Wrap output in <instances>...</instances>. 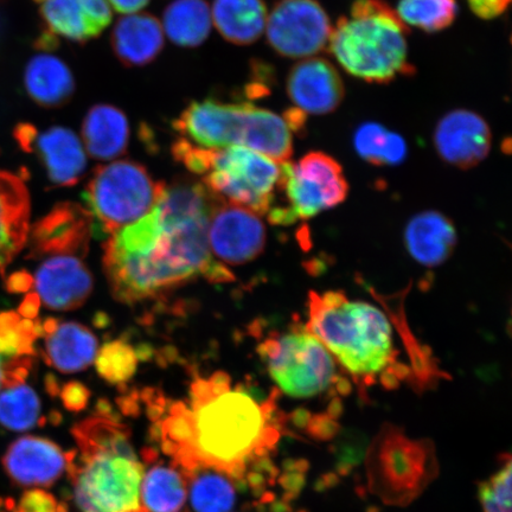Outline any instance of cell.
I'll return each mask as SVG.
<instances>
[{"mask_svg": "<svg viewBox=\"0 0 512 512\" xmlns=\"http://www.w3.org/2000/svg\"><path fill=\"white\" fill-rule=\"evenodd\" d=\"M188 407L192 441L185 477L211 469L242 484L248 467L267 457L279 440L274 398L260 400L247 388H232L223 371L192 382Z\"/></svg>", "mask_w": 512, "mask_h": 512, "instance_id": "obj_1", "label": "cell"}, {"mask_svg": "<svg viewBox=\"0 0 512 512\" xmlns=\"http://www.w3.org/2000/svg\"><path fill=\"white\" fill-rule=\"evenodd\" d=\"M73 437L79 451L67 472L81 512H147L140 498L144 465L107 401L74 426Z\"/></svg>", "mask_w": 512, "mask_h": 512, "instance_id": "obj_2", "label": "cell"}, {"mask_svg": "<svg viewBox=\"0 0 512 512\" xmlns=\"http://www.w3.org/2000/svg\"><path fill=\"white\" fill-rule=\"evenodd\" d=\"M307 306L306 328L357 382L399 379L393 324L379 307L338 291H313Z\"/></svg>", "mask_w": 512, "mask_h": 512, "instance_id": "obj_3", "label": "cell"}, {"mask_svg": "<svg viewBox=\"0 0 512 512\" xmlns=\"http://www.w3.org/2000/svg\"><path fill=\"white\" fill-rule=\"evenodd\" d=\"M409 28L384 0H356L339 19L329 50L345 72L369 83H388L409 75Z\"/></svg>", "mask_w": 512, "mask_h": 512, "instance_id": "obj_4", "label": "cell"}, {"mask_svg": "<svg viewBox=\"0 0 512 512\" xmlns=\"http://www.w3.org/2000/svg\"><path fill=\"white\" fill-rule=\"evenodd\" d=\"M175 130L207 149L243 146L272 158L291 160L293 131L284 117L247 102L192 101L174 121Z\"/></svg>", "mask_w": 512, "mask_h": 512, "instance_id": "obj_5", "label": "cell"}, {"mask_svg": "<svg viewBox=\"0 0 512 512\" xmlns=\"http://www.w3.org/2000/svg\"><path fill=\"white\" fill-rule=\"evenodd\" d=\"M143 165L120 160L95 170L82 198L92 220V233L110 239L119 230L150 214L165 192Z\"/></svg>", "mask_w": 512, "mask_h": 512, "instance_id": "obj_6", "label": "cell"}, {"mask_svg": "<svg viewBox=\"0 0 512 512\" xmlns=\"http://www.w3.org/2000/svg\"><path fill=\"white\" fill-rule=\"evenodd\" d=\"M258 352L272 380L291 398H316L337 383L334 356L306 325L266 338Z\"/></svg>", "mask_w": 512, "mask_h": 512, "instance_id": "obj_7", "label": "cell"}, {"mask_svg": "<svg viewBox=\"0 0 512 512\" xmlns=\"http://www.w3.org/2000/svg\"><path fill=\"white\" fill-rule=\"evenodd\" d=\"M349 184L342 165L324 152L307 153L297 163H281V176L268 221L290 226L335 208L347 198Z\"/></svg>", "mask_w": 512, "mask_h": 512, "instance_id": "obj_8", "label": "cell"}, {"mask_svg": "<svg viewBox=\"0 0 512 512\" xmlns=\"http://www.w3.org/2000/svg\"><path fill=\"white\" fill-rule=\"evenodd\" d=\"M281 164L243 146L210 149L204 184L221 200L266 216L273 206Z\"/></svg>", "mask_w": 512, "mask_h": 512, "instance_id": "obj_9", "label": "cell"}, {"mask_svg": "<svg viewBox=\"0 0 512 512\" xmlns=\"http://www.w3.org/2000/svg\"><path fill=\"white\" fill-rule=\"evenodd\" d=\"M369 456V475L380 495L389 502L411 501L430 479L427 445L396 431L381 435Z\"/></svg>", "mask_w": 512, "mask_h": 512, "instance_id": "obj_10", "label": "cell"}, {"mask_svg": "<svg viewBox=\"0 0 512 512\" xmlns=\"http://www.w3.org/2000/svg\"><path fill=\"white\" fill-rule=\"evenodd\" d=\"M332 28L317 0H279L267 16L266 35L271 48L287 59H310L329 47Z\"/></svg>", "mask_w": 512, "mask_h": 512, "instance_id": "obj_11", "label": "cell"}, {"mask_svg": "<svg viewBox=\"0 0 512 512\" xmlns=\"http://www.w3.org/2000/svg\"><path fill=\"white\" fill-rule=\"evenodd\" d=\"M254 211L217 197L209 219L211 251L224 264L245 265L258 258L266 246V227Z\"/></svg>", "mask_w": 512, "mask_h": 512, "instance_id": "obj_12", "label": "cell"}, {"mask_svg": "<svg viewBox=\"0 0 512 512\" xmlns=\"http://www.w3.org/2000/svg\"><path fill=\"white\" fill-rule=\"evenodd\" d=\"M16 137L25 151L36 153L50 182L59 187H72L80 181L87 158L80 138L72 130L53 126L38 132L34 126L19 125Z\"/></svg>", "mask_w": 512, "mask_h": 512, "instance_id": "obj_13", "label": "cell"}, {"mask_svg": "<svg viewBox=\"0 0 512 512\" xmlns=\"http://www.w3.org/2000/svg\"><path fill=\"white\" fill-rule=\"evenodd\" d=\"M434 145L444 162L467 170L489 156L492 143L490 126L482 115L470 110H453L438 121Z\"/></svg>", "mask_w": 512, "mask_h": 512, "instance_id": "obj_14", "label": "cell"}, {"mask_svg": "<svg viewBox=\"0 0 512 512\" xmlns=\"http://www.w3.org/2000/svg\"><path fill=\"white\" fill-rule=\"evenodd\" d=\"M29 236L34 258L73 255L85 259L93 236L91 216L79 204L60 203L35 224Z\"/></svg>", "mask_w": 512, "mask_h": 512, "instance_id": "obj_15", "label": "cell"}, {"mask_svg": "<svg viewBox=\"0 0 512 512\" xmlns=\"http://www.w3.org/2000/svg\"><path fill=\"white\" fill-rule=\"evenodd\" d=\"M286 92L292 104L305 115H325L341 106L345 88L334 64L315 56L291 69Z\"/></svg>", "mask_w": 512, "mask_h": 512, "instance_id": "obj_16", "label": "cell"}, {"mask_svg": "<svg viewBox=\"0 0 512 512\" xmlns=\"http://www.w3.org/2000/svg\"><path fill=\"white\" fill-rule=\"evenodd\" d=\"M34 283L38 298L55 311L79 309L91 297L94 287L92 273L83 259L73 255L43 258Z\"/></svg>", "mask_w": 512, "mask_h": 512, "instance_id": "obj_17", "label": "cell"}, {"mask_svg": "<svg viewBox=\"0 0 512 512\" xmlns=\"http://www.w3.org/2000/svg\"><path fill=\"white\" fill-rule=\"evenodd\" d=\"M74 456L75 451L64 452L51 440L24 437L10 445L3 458V465L17 484L50 486L68 471Z\"/></svg>", "mask_w": 512, "mask_h": 512, "instance_id": "obj_18", "label": "cell"}, {"mask_svg": "<svg viewBox=\"0 0 512 512\" xmlns=\"http://www.w3.org/2000/svg\"><path fill=\"white\" fill-rule=\"evenodd\" d=\"M38 337H44V360L61 373H79L94 362L98 339L79 323L49 318L37 324Z\"/></svg>", "mask_w": 512, "mask_h": 512, "instance_id": "obj_19", "label": "cell"}, {"mask_svg": "<svg viewBox=\"0 0 512 512\" xmlns=\"http://www.w3.org/2000/svg\"><path fill=\"white\" fill-rule=\"evenodd\" d=\"M29 235V191L21 178L0 171V268L16 258Z\"/></svg>", "mask_w": 512, "mask_h": 512, "instance_id": "obj_20", "label": "cell"}, {"mask_svg": "<svg viewBox=\"0 0 512 512\" xmlns=\"http://www.w3.org/2000/svg\"><path fill=\"white\" fill-rule=\"evenodd\" d=\"M164 30L150 14H131L115 23L111 46L115 57L127 68L145 67L164 49Z\"/></svg>", "mask_w": 512, "mask_h": 512, "instance_id": "obj_21", "label": "cell"}, {"mask_svg": "<svg viewBox=\"0 0 512 512\" xmlns=\"http://www.w3.org/2000/svg\"><path fill=\"white\" fill-rule=\"evenodd\" d=\"M405 241L409 255L418 264L437 267L452 255L457 245V232L453 223L439 211H422L408 222Z\"/></svg>", "mask_w": 512, "mask_h": 512, "instance_id": "obj_22", "label": "cell"}, {"mask_svg": "<svg viewBox=\"0 0 512 512\" xmlns=\"http://www.w3.org/2000/svg\"><path fill=\"white\" fill-rule=\"evenodd\" d=\"M24 86L37 105L59 108L73 99L76 83L68 64L48 53L38 54L28 62Z\"/></svg>", "mask_w": 512, "mask_h": 512, "instance_id": "obj_23", "label": "cell"}, {"mask_svg": "<svg viewBox=\"0 0 512 512\" xmlns=\"http://www.w3.org/2000/svg\"><path fill=\"white\" fill-rule=\"evenodd\" d=\"M130 123L124 111L108 104L89 108L82 124V137L87 152L98 160H112L127 150Z\"/></svg>", "mask_w": 512, "mask_h": 512, "instance_id": "obj_24", "label": "cell"}, {"mask_svg": "<svg viewBox=\"0 0 512 512\" xmlns=\"http://www.w3.org/2000/svg\"><path fill=\"white\" fill-rule=\"evenodd\" d=\"M264 0H214L211 19L224 40L249 46L264 34L267 23Z\"/></svg>", "mask_w": 512, "mask_h": 512, "instance_id": "obj_25", "label": "cell"}, {"mask_svg": "<svg viewBox=\"0 0 512 512\" xmlns=\"http://www.w3.org/2000/svg\"><path fill=\"white\" fill-rule=\"evenodd\" d=\"M158 454L146 448L143 458L151 469L143 480L142 503L147 512H178L187 501V477L174 464H155Z\"/></svg>", "mask_w": 512, "mask_h": 512, "instance_id": "obj_26", "label": "cell"}, {"mask_svg": "<svg viewBox=\"0 0 512 512\" xmlns=\"http://www.w3.org/2000/svg\"><path fill=\"white\" fill-rule=\"evenodd\" d=\"M211 23L207 0H174L164 11L163 30L178 47H200L210 35Z\"/></svg>", "mask_w": 512, "mask_h": 512, "instance_id": "obj_27", "label": "cell"}, {"mask_svg": "<svg viewBox=\"0 0 512 512\" xmlns=\"http://www.w3.org/2000/svg\"><path fill=\"white\" fill-rule=\"evenodd\" d=\"M48 34L85 44L98 37L87 16L86 0H34Z\"/></svg>", "mask_w": 512, "mask_h": 512, "instance_id": "obj_28", "label": "cell"}, {"mask_svg": "<svg viewBox=\"0 0 512 512\" xmlns=\"http://www.w3.org/2000/svg\"><path fill=\"white\" fill-rule=\"evenodd\" d=\"M357 155L377 166H395L405 162L408 155L406 140L401 134L379 123H364L354 134Z\"/></svg>", "mask_w": 512, "mask_h": 512, "instance_id": "obj_29", "label": "cell"}, {"mask_svg": "<svg viewBox=\"0 0 512 512\" xmlns=\"http://www.w3.org/2000/svg\"><path fill=\"white\" fill-rule=\"evenodd\" d=\"M192 509L196 512H230L236 502L235 482L224 473L201 469L187 477Z\"/></svg>", "mask_w": 512, "mask_h": 512, "instance_id": "obj_30", "label": "cell"}, {"mask_svg": "<svg viewBox=\"0 0 512 512\" xmlns=\"http://www.w3.org/2000/svg\"><path fill=\"white\" fill-rule=\"evenodd\" d=\"M0 390V425L11 431H27L40 421L41 401L35 390L22 382H4Z\"/></svg>", "mask_w": 512, "mask_h": 512, "instance_id": "obj_31", "label": "cell"}, {"mask_svg": "<svg viewBox=\"0 0 512 512\" xmlns=\"http://www.w3.org/2000/svg\"><path fill=\"white\" fill-rule=\"evenodd\" d=\"M407 27L433 34L450 28L458 14L457 0H400L395 10Z\"/></svg>", "mask_w": 512, "mask_h": 512, "instance_id": "obj_32", "label": "cell"}, {"mask_svg": "<svg viewBox=\"0 0 512 512\" xmlns=\"http://www.w3.org/2000/svg\"><path fill=\"white\" fill-rule=\"evenodd\" d=\"M37 338V324L31 319L15 312L0 313V355L6 360L14 361L34 355Z\"/></svg>", "mask_w": 512, "mask_h": 512, "instance_id": "obj_33", "label": "cell"}, {"mask_svg": "<svg viewBox=\"0 0 512 512\" xmlns=\"http://www.w3.org/2000/svg\"><path fill=\"white\" fill-rule=\"evenodd\" d=\"M95 361L102 379L115 386H123L136 374L139 358L131 344L112 341L98 351Z\"/></svg>", "mask_w": 512, "mask_h": 512, "instance_id": "obj_34", "label": "cell"}, {"mask_svg": "<svg viewBox=\"0 0 512 512\" xmlns=\"http://www.w3.org/2000/svg\"><path fill=\"white\" fill-rule=\"evenodd\" d=\"M511 467L510 457H505L494 475L479 485L483 512H511Z\"/></svg>", "mask_w": 512, "mask_h": 512, "instance_id": "obj_35", "label": "cell"}, {"mask_svg": "<svg viewBox=\"0 0 512 512\" xmlns=\"http://www.w3.org/2000/svg\"><path fill=\"white\" fill-rule=\"evenodd\" d=\"M15 512H68V509L49 492L34 489L25 492Z\"/></svg>", "mask_w": 512, "mask_h": 512, "instance_id": "obj_36", "label": "cell"}, {"mask_svg": "<svg viewBox=\"0 0 512 512\" xmlns=\"http://www.w3.org/2000/svg\"><path fill=\"white\" fill-rule=\"evenodd\" d=\"M63 406L70 412H82L91 400V392L80 382H69L64 384L60 392Z\"/></svg>", "mask_w": 512, "mask_h": 512, "instance_id": "obj_37", "label": "cell"}, {"mask_svg": "<svg viewBox=\"0 0 512 512\" xmlns=\"http://www.w3.org/2000/svg\"><path fill=\"white\" fill-rule=\"evenodd\" d=\"M510 3L511 0H467L473 14L485 21L501 17Z\"/></svg>", "mask_w": 512, "mask_h": 512, "instance_id": "obj_38", "label": "cell"}, {"mask_svg": "<svg viewBox=\"0 0 512 512\" xmlns=\"http://www.w3.org/2000/svg\"><path fill=\"white\" fill-rule=\"evenodd\" d=\"M108 2L119 14L131 15L146 8L150 0H108Z\"/></svg>", "mask_w": 512, "mask_h": 512, "instance_id": "obj_39", "label": "cell"}, {"mask_svg": "<svg viewBox=\"0 0 512 512\" xmlns=\"http://www.w3.org/2000/svg\"><path fill=\"white\" fill-rule=\"evenodd\" d=\"M32 284H34V279L27 272L12 274L8 281L9 290L15 293L27 292Z\"/></svg>", "mask_w": 512, "mask_h": 512, "instance_id": "obj_40", "label": "cell"}, {"mask_svg": "<svg viewBox=\"0 0 512 512\" xmlns=\"http://www.w3.org/2000/svg\"><path fill=\"white\" fill-rule=\"evenodd\" d=\"M41 300L36 293L28 294L25 297L21 307H19V315L23 318L32 319L37 316L38 309H40Z\"/></svg>", "mask_w": 512, "mask_h": 512, "instance_id": "obj_41", "label": "cell"}, {"mask_svg": "<svg viewBox=\"0 0 512 512\" xmlns=\"http://www.w3.org/2000/svg\"><path fill=\"white\" fill-rule=\"evenodd\" d=\"M6 366H8V360L3 355H0V389L3 386Z\"/></svg>", "mask_w": 512, "mask_h": 512, "instance_id": "obj_42", "label": "cell"}]
</instances>
